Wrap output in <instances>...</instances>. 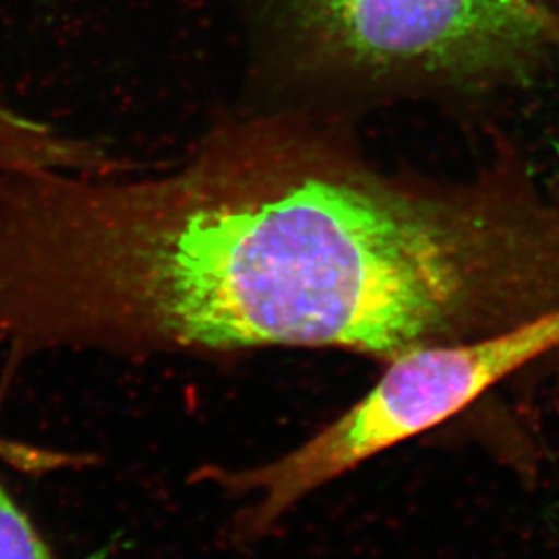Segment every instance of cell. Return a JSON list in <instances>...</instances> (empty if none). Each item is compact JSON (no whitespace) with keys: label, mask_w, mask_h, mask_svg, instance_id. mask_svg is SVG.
Segmentation results:
<instances>
[{"label":"cell","mask_w":559,"mask_h":559,"mask_svg":"<svg viewBox=\"0 0 559 559\" xmlns=\"http://www.w3.org/2000/svg\"><path fill=\"white\" fill-rule=\"evenodd\" d=\"M0 173V347H323L391 361L559 309V183L385 177L309 131L224 133L164 177Z\"/></svg>","instance_id":"obj_1"},{"label":"cell","mask_w":559,"mask_h":559,"mask_svg":"<svg viewBox=\"0 0 559 559\" xmlns=\"http://www.w3.org/2000/svg\"><path fill=\"white\" fill-rule=\"evenodd\" d=\"M282 2L296 43L344 70L500 92L533 82L556 55L549 0Z\"/></svg>","instance_id":"obj_2"},{"label":"cell","mask_w":559,"mask_h":559,"mask_svg":"<svg viewBox=\"0 0 559 559\" xmlns=\"http://www.w3.org/2000/svg\"><path fill=\"white\" fill-rule=\"evenodd\" d=\"M0 460L32 471L79 465V457L44 452L0 436ZM0 559H60L29 512L16 501L0 478Z\"/></svg>","instance_id":"obj_3"},{"label":"cell","mask_w":559,"mask_h":559,"mask_svg":"<svg viewBox=\"0 0 559 559\" xmlns=\"http://www.w3.org/2000/svg\"><path fill=\"white\" fill-rule=\"evenodd\" d=\"M555 51L559 55V10L555 19Z\"/></svg>","instance_id":"obj_4"}]
</instances>
